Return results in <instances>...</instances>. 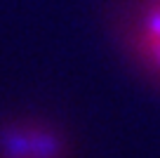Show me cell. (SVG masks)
Here are the masks:
<instances>
[{"instance_id": "6da1fadb", "label": "cell", "mask_w": 160, "mask_h": 158, "mask_svg": "<svg viewBox=\"0 0 160 158\" xmlns=\"http://www.w3.org/2000/svg\"><path fill=\"white\" fill-rule=\"evenodd\" d=\"M61 144L50 130L19 125L0 134V158H59Z\"/></svg>"}]
</instances>
